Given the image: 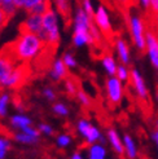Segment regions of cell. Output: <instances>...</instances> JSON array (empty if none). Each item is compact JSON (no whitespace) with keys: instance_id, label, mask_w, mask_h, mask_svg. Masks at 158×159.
Wrapping results in <instances>:
<instances>
[{"instance_id":"cell-11","label":"cell","mask_w":158,"mask_h":159,"mask_svg":"<svg viewBox=\"0 0 158 159\" xmlns=\"http://www.w3.org/2000/svg\"><path fill=\"white\" fill-rule=\"evenodd\" d=\"M145 52L148 54L149 61L154 66L158 62V34L152 30H146L145 36Z\"/></svg>"},{"instance_id":"cell-32","label":"cell","mask_w":158,"mask_h":159,"mask_svg":"<svg viewBox=\"0 0 158 159\" xmlns=\"http://www.w3.org/2000/svg\"><path fill=\"white\" fill-rule=\"evenodd\" d=\"M42 94L47 101H54L56 100V92H54V89L52 88V87H44V88L42 89Z\"/></svg>"},{"instance_id":"cell-20","label":"cell","mask_w":158,"mask_h":159,"mask_svg":"<svg viewBox=\"0 0 158 159\" xmlns=\"http://www.w3.org/2000/svg\"><path fill=\"white\" fill-rule=\"evenodd\" d=\"M101 66L105 70L108 76H114L117 74L118 63H117V60L113 57L112 54H105L104 57L101 58Z\"/></svg>"},{"instance_id":"cell-27","label":"cell","mask_w":158,"mask_h":159,"mask_svg":"<svg viewBox=\"0 0 158 159\" xmlns=\"http://www.w3.org/2000/svg\"><path fill=\"white\" fill-rule=\"evenodd\" d=\"M12 148V142L8 137L0 136V159H5Z\"/></svg>"},{"instance_id":"cell-22","label":"cell","mask_w":158,"mask_h":159,"mask_svg":"<svg viewBox=\"0 0 158 159\" xmlns=\"http://www.w3.org/2000/svg\"><path fill=\"white\" fill-rule=\"evenodd\" d=\"M53 5L54 9L60 13V16H64V17H67L70 12H72L70 0H53Z\"/></svg>"},{"instance_id":"cell-17","label":"cell","mask_w":158,"mask_h":159,"mask_svg":"<svg viewBox=\"0 0 158 159\" xmlns=\"http://www.w3.org/2000/svg\"><path fill=\"white\" fill-rule=\"evenodd\" d=\"M108 152L106 148L102 142H96L87 148L86 152V158L87 159H106Z\"/></svg>"},{"instance_id":"cell-15","label":"cell","mask_w":158,"mask_h":159,"mask_svg":"<svg viewBox=\"0 0 158 159\" xmlns=\"http://www.w3.org/2000/svg\"><path fill=\"white\" fill-rule=\"evenodd\" d=\"M114 47H115V53H117V57L119 60V62L123 63V65H128L131 62V52H130V47L126 43V40L117 39Z\"/></svg>"},{"instance_id":"cell-18","label":"cell","mask_w":158,"mask_h":159,"mask_svg":"<svg viewBox=\"0 0 158 159\" xmlns=\"http://www.w3.org/2000/svg\"><path fill=\"white\" fill-rule=\"evenodd\" d=\"M23 78H25V73H23V70L20 69V67H16L13 70V73L11 74V76L8 78V80L4 83L3 88H7V89H14L20 87L23 82Z\"/></svg>"},{"instance_id":"cell-37","label":"cell","mask_w":158,"mask_h":159,"mask_svg":"<svg viewBox=\"0 0 158 159\" xmlns=\"http://www.w3.org/2000/svg\"><path fill=\"white\" fill-rule=\"evenodd\" d=\"M137 3L144 9H151V0H137Z\"/></svg>"},{"instance_id":"cell-13","label":"cell","mask_w":158,"mask_h":159,"mask_svg":"<svg viewBox=\"0 0 158 159\" xmlns=\"http://www.w3.org/2000/svg\"><path fill=\"white\" fill-rule=\"evenodd\" d=\"M106 140L109 142L110 148L113 149V152L118 157H123L124 155V146H123V137L118 133L117 129L114 128H108L106 131Z\"/></svg>"},{"instance_id":"cell-41","label":"cell","mask_w":158,"mask_h":159,"mask_svg":"<svg viewBox=\"0 0 158 159\" xmlns=\"http://www.w3.org/2000/svg\"><path fill=\"white\" fill-rule=\"evenodd\" d=\"M156 131L158 132V119H157V122H156Z\"/></svg>"},{"instance_id":"cell-5","label":"cell","mask_w":158,"mask_h":159,"mask_svg":"<svg viewBox=\"0 0 158 159\" xmlns=\"http://www.w3.org/2000/svg\"><path fill=\"white\" fill-rule=\"evenodd\" d=\"M128 27H130V34L131 39L135 47L139 51H145V36H146V30L143 18L137 14H131L128 20Z\"/></svg>"},{"instance_id":"cell-7","label":"cell","mask_w":158,"mask_h":159,"mask_svg":"<svg viewBox=\"0 0 158 159\" xmlns=\"http://www.w3.org/2000/svg\"><path fill=\"white\" fill-rule=\"evenodd\" d=\"M40 131L38 129V127L33 125H29V127H25L21 131H16L12 136H13V140L18 144H22V145H35L39 142L40 140Z\"/></svg>"},{"instance_id":"cell-28","label":"cell","mask_w":158,"mask_h":159,"mask_svg":"<svg viewBox=\"0 0 158 159\" xmlns=\"http://www.w3.org/2000/svg\"><path fill=\"white\" fill-rule=\"evenodd\" d=\"M62 61H64V63L66 65V67H67L69 70H74V69H77V66H78L77 58L74 57V54H72L70 52L64 53V56H62Z\"/></svg>"},{"instance_id":"cell-35","label":"cell","mask_w":158,"mask_h":159,"mask_svg":"<svg viewBox=\"0 0 158 159\" xmlns=\"http://www.w3.org/2000/svg\"><path fill=\"white\" fill-rule=\"evenodd\" d=\"M8 20H9V17L7 16V13L4 12L3 8L0 7V30H2L5 26V23L8 22Z\"/></svg>"},{"instance_id":"cell-3","label":"cell","mask_w":158,"mask_h":159,"mask_svg":"<svg viewBox=\"0 0 158 159\" xmlns=\"http://www.w3.org/2000/svg\"><path fill=\"white\" fill-rule=\"evenodd\" d=\"M39 36H40V39L47 45L54 47L60 43V39H61L60 13L52 5L43 14V30L39 34Z\"/></svg>"},{"instance_id":"cell-25","label":"cell","mask_w":158,"mask_h":159,"mask_svg":"<svg viewBox=\"0 0 158 159\" xmlns=\"http://www.w3.org/2000/svg\"><path fill=\"white\" fill-rule=\"evenodd\" d=\"M52 111H53V114H56L57 116H62V118H65L70 114L67 105L64 104V102H54L52 106Z\"/></svg>"},{"instance_id":"cell-6","label":"cell","mask_w":158,"mask_h":159,"mask_svg":"<svg viewBox=\"0 0 158 159\" xmlns=\"http://www.w3.org/2000/svg\"><path fill=\"white\" fill-rule=\"evenodd\" d=\"M105 92H106V98L112 105L121 104L124 96V87L123 82L119 80L115 75L114 76H108L105 82Z\"/></svg>"},{"instance_id":"cell-34","label":"cell","mask_w":158,"mask_h":159,"mask_svg":"<svg viewBox=\"0 0 158 159\" xmlns=\"http://www.w3.org/2000/svg\"><path fill=\"white\" fill-rule=\"evenodd\" d=\"M49 0H26V5H25V9L27 13L31 12V9H33L34 7L39 5V4H43V3H48Z\"/></svg>"},{"instance_id":"cell-16","label":"cell","mask_w":158,"mask_h":159,"mask_svg":"<svg viewBox=\"0 0 158 159\" xmlns=\"http://www.w3.org/2000/svg\"><path fill=\"white\" fill-rule=\"evenodd\" d=\"M9 125H11V128H13L16 131H21L25 128V127L33 125V119L23 113H18V114H14L11 116Z\"/></svg>"},{"instance_id":"cell-42","label":"cell","mask_w":158,"mask_h":159,"mask_svg":"<svg viewBox=\"0 0 158 159\" xmlns=\"http://www.w3.org/2000/svg\"><path fill=\"white\" fill-rule=\"evenodd\" d=\"M3 92V85H2V83H0V93Z\"/></svg>"},{"instance_id":"cell-33","label":"cell","mask_w":158,"mask_h":159,"mask_svg":"<svg viewBox=\"0 0 158 159\" xmlns=\"http://www.w3.org/2000/svg\"><path fill=\"white\" fill-rule=\"evenodd\" d=\"M38 129L40 131V133L44 134V136H52V134L54 133L52 125L47 124V123H40V124L38 125Z\"/></svg>"},{"instance_id":"cell-21","label":"cell","mask_w":158,"mask_h":159,"mask_svg":"<svg viewBox=\"0 0 158 159\" xmlns=\"http://www.w3.org/2000/svg\"><path fill=\"white\" fill-rule=\"evenodd\" d=\"M11 93L9 92H2L0 93V119H4L8 115L11 105Z\"/></svg>"},{"instance_id":"cell-30","label":"cell","mask_w":158,"mask_h":159,"mask_svg":"<svg viewBox=\"0 0 158 159\" xmlns=\"http://www.w3.org/2000/svg\"><path fill=\"white\" fill-rule=\"evenodd\" d=\"M64 89H65V92L69 94V96H75L77 92H78L77 84L74 83V80H72V79H65Z\"/></svg>"},{"instance_id":"cell-43","label":"cell","mask_w":158,"mask_h":159,"mask_svg":"<svg viewBox=\"0 0 158 159\" xmlns=\"http://www.w3.org/2000/svg\"><path fill=\"white\" fill-rule=\"evenodd\" d=\"M154 67H156V69H157V71H158V62H157L156 65H154Z\"/></svg>"},{"instance_id":"cell-39","label":"cell","mask_w":158,"mask_h":159,"mask_svg":"<svg viewBox=\"0 0 158 159\" xmlns=\"http://www.w3.org/2000/svg\"><path fill=\"white\" fill-rule=\"evenodd\" d=\"M69 159H87L81 152H74L72 155H70V158Z\"/></svg>"},{"instance_id":"cell-10","label":"cell","mask_w":158,"mask_h":159,"mask_svg":"<svg viewBox=\"0 0 158 159\" xmlns=\"http://www.w3.org/2000/svg\"><path fill=\"white\" fill-rule=\"evenodd\" d=\"M131 85L133 91H135L136 96L141 100V101H146L148 100V88H146V84L143 75L140 74V71L137 69H132L131 70Z\"/></svg>"},{"instance_id":"cell-8","label":"cell","mask_w":158,"mask_h":159,"mask_svg":"<svg viewBox=\"0 0 158 159\" xmlns=\"http://www.w3.org/2000/svg\"><path fill=\"white\" fill-rule=\"evenodd\" d=\"M93 22L100 29L101 33H104V34L112 33V21H110V16L105 5H102V4L97 5L95 14H93Z\"/></svg>"},{"instance_id":"cell-23","label":"cell","mask_w":158,"mask_h":159,"mask_svg":"<svg viewBox=\"0 0 158 159\" xmlns=\"http://www.w3.org/2000/svg\"><path fill=\"white\" fill-rule=\"evenodd\" d=\"M72 142H73V137L69 133H60L56 137V145L58 149H66L72 145Z\"/></svg>"},{"instance_id":"cell-1","label":"cell","mask_w":158,"mask_h":159,"mask_svg":"<svg viewBox=\"0 0 158 159\" xmlns=\"http://www.w3.org/2000/svg\"><path fill=\"white\" fill-rule=\"evenodd\" d=\"M101 39V31L95 25L93 18L87 14L82 7H79L74 12L73 17V35L72 43L75 48H83L86 45H91Z\"/></svg>"},{"instance_id":"cell-9","label":"cell","mask_w":158,"mask_h":159,"mask_svg":"<svg viewBox=\"0 0 158 159\" xmlns=\"http://www.w3.org/2000/svg\"><path fill=\"white\" fill-rule=\"evenodd\" d=\"M14 56L9 51V53H0V83L4 85V83L8 80V78L11 76L13 70L16 69L14 66Z\"/></svg>"},{"instance_id":"cell-38","label":"cell","mask_w":158,"mask_h":159,"mask_svg":"<svg viewBox=\"0 0 158 159\" xmlns=\"http://www.w3.org/2000/svg\"><path fill=\"white\" fill-rule=\"evenodd\" d=\"M151 9L154 14H158V0H151Z\"/></svg>"},{"instance_id":"cell-24","label":"cell","mask_w":158,"mask_h":159,"mask_svg":"<svg viewBox=\"0 0 158 159\" xmlns=\"http://www.w3.org/2000/svg\"><path fill=\"white\" fill-rule=\"evenodd\" d=\"M115 76L119 79V80H122L123 83H126V82H128L130 78H131V70L127 67V65H123V63H121V65H118Z\"/></svg>"},{"instance_id":"cell-14","label":"cell","mask_w":158,"mask_h":159,"mask_svg":"<svg viewBox=\"0 0 158 159\" xmlns=\"http://www.w3.org/2000/svg\"><path fill=\"white\" fill-rule=\"evenodd\" d=\"M67 67L62 61V58H56L52 62V66L49 70V78L54 82L65 80L67 76Z\"/></svg>"},{"instance_id":"cell-40","label":"cell","mask_w":158,"mask_h":159,"mask_svg":"<svg viewBox=\"0 0 158 159\" xmlns=\"http://www.w3.org/2000/svg\"><path fill=\"white\" fill-rule=\"evenodd\" d=\"M152 139H153L154 144H156V146H157V150H158V132H157V131H154V132L152 133Z\"/></svg>"},{"instance_id":"cell-29","label":"cell","mask_w":158,"mask_h":159,"mask_svg":"<svg viewBox=\"0 0 158 159\" xmlns=\"http://www.w3.org/2000/svg\"><path fill=\"white\" fill-rule=\"evenodd\" d=\"M75 97H77V100H78V102L81 104L82 106H84V107H90L91 106V97L87 94L84 91H78L77 92V94H75Z\"/></svg>"},{"instance_id":"cell-31","label":"cell","mask_w":158,"mask_h":159,"mask_svg":"<svg viewBox=\"0 0 158 159\" xmlns=\"http://www.w3.org/2000/svg\"><path fill=\"white\" fill-rule=\"evenodd\" d=\"M83 8V11L90 16V17L93 18V14H95V11H96V8L93 7V3H92V0H82V5Z\"/></svg>"},{"instance_id":"cell-19","label":"cell","mask_w":158,"mask_h":159,"mask_svg":"<svg viewBox=\"0 0 158 159\" xmlns=\"http://www.w3.org/2000/svg\"><path fill=\"white\" fill-rule=\"evenodd\" d=\"M123 146H124V155L127 157V159H136L137 158V146L135 140L132 139V136L130 134H123Z\"/></svg>"},{"instance_id":"cell-4","label":"cell","mask_w":158,"mask_h":159,"mask_svg":"<svg viewBox=\"0 0 158 159\" xmlns=\"http://www.w3.org/2000/svg\"><path fill=\"white\" fill-rule=\"evenodd\" d=\"M75 129L78 132V134L81 136V139L84 141V144L87 146H90L92 144H96V142H104L105 137L104 134L101 133L100 128L93 124L91 120L86 118L79 119L75 124Z\"/></svg>"},{"instance_id":"cell-2","label":"cell","mask_w":158,"mask_h":159,"mask_svg":"<svg viewBox=\"0 0 158 159\" xmlns=\"http://www.w3.org/2000/svg\"><path fill=\"white\" fill-rule=\"evenodd\" d=\"M47 44L40 39V36L29 33V31L21 30V34L17 36V39L11 44L9 51L16 57V60L30 62L35 60L40 54Z\"/></svg>"},{"instance_id":"cell-26","label":"cell","mask_w":158,"mask_h":159,"mask_svg":"<svg viewBox=\"0 0 158 159\" xmlns=\"http://www.w3.org/2000/svg\"><path fill=\"white\" fill-rule=\"evenodd\" d=\"M0 7L4 9V12L7 13L8 17H13V16L16 14V12H17V7L14 5L13 0H0Z\"/></svg>"},{"instance_id":"cell-12","label":"cell","mask_w":158,"mask_h":159,"mask_svg":"<svg viewBox=\"0 0 158 159\" xmlns=\"http://www.w3.org/2000/svg\"><path fill=\"white\" fill-rule=\"evenodd\" d=\"M21 30H25V31H29V33L39 35L43 30V14L29 12V14L26 16L25 21L22 23Z\"/></svg>"},{"instance_id":"cell-44","label":"cell","mask_w":158,"mask_h":159,"mask_svg":"<svg viewBox=\"0 0 158 159\" xmlns=\"http://www.w3.org/2000/svg\"><path fill=\"white\" fill-rule=\"evenodd\" d=\"M119 2H122V3H127L128 0H119Z\"/></svg>"},{"instance_id":"cell-36","label":"cell","mask_w":158,"mask_h":159,"mask_svg":"<svg viewBox=\"0 0 158 159\" xmlns=\"http://www.w3.org/2000/svg\"><path fill=\"white\" fill-rule=\"evenodd\" d=\"M13 3L16 7H17V9H25L26 0H13Z\"/></svg>"}]
</instances>
